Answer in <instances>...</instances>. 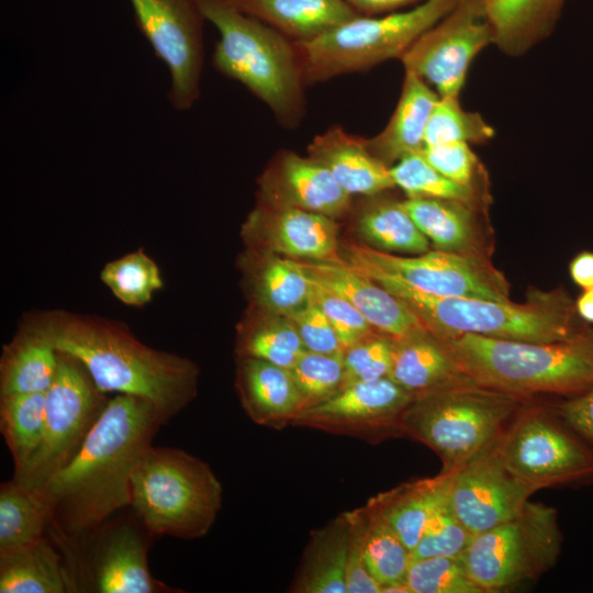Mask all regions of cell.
Wrapping results in <instances>:
<instances>
[{
    "label": "cell",
    "instance_id": "cell-1",
    "mask_svg": "<svg viewBox=\"0 0 593 593\" xmlns=\"http://www.w3.org/2000/svg\"><path fill=\"white\" fill-rule=\"evenodd\" d=\"M167 423L149 400L114 394L75 456L42 488L56 538L76 539L131 505V477Z\"/></svg>",
    "mask_w": 593,
    "mask_h": 593
},
{
    "label": "cell",
    "instance_id": "cell-2",
    "mask_svg": "<svg viewBox=\"0 0 593 593\" xmlns=\"http://www.w3.org/2000/svg\"><path fill=\"white\" fill-rule=\"evenodd\" d=\"M21 325L80 361L101 392L147 399L167 422L197 396L193 361L145 345L119 322L51 310L24 315Z\"/></svg>",
    "mask_w": 593,
    "mask_h": 593
},
{
    "label": "cell",
    "instance_id": "cell-3",
    "mask_svg": "<svg viewBox=\"0 0 593 593\" xmlns=\"http://www.w3.org/2000/svg\"><path fill=\"white\" fill-rule=\"evenodd\" d=\"M351 267L402 300L440 339L472 334L547 343L571 338L588 326L579 317L574 301L563 288L533 290L524 303L448 298L422 292L373 268Z\"/></svg>",
    "mask_w": 593,
    "mask_h": 593
},
{
    "label": "cell",
    "instance_id": "cell-4",
    "mask_svg": "<svg viewBox=\"0 0 593 593\" xmlns=\"http://www.w3.org/2000/svg\"><path fill=\"white\" fill-rule=\"evenodd\" d=\"M474 383L522 398L581 394L593 387V327L558 342H524L472 334L441 339Z\"/></svg>",
    "mask_w": 593,
    "mask_h": 593
},
{
    "label": "cell",
    "instance_id": "cell-5",
    "mask_svg": "<svg viewBox=\"0 0 593 593\" xmlns=\"http://www.w3.org/2000/svg\"><path fill=\"white\" fill-rule=\"evenodd\" d=\"M195 1L220 34L214 68L244 85L283 126L295 127L305 112V83L293 41L225 0Z\"/></svg>",
    "mask_w": 593,
    "mask_h": 593
},
{
    "label": "cell",
    "instance_id": "cell-6",
    "mask_svg": "<svg viewBox=\"0 0 593 593\" xmlns=\"http://www.w3.org/2000/svg\"><path fill=\"white\" fill-rule=\"evenodd\" d=\"M223 488L210 466L172 447L142 455L131 477V507L153 536L197 539L216 521Z\"/></svg>",
    "mask_w": 593,
    "mask_h": 593
},
{
    "label": "cell",
    "instance_id": "cell-7",
    "mask_svg": "<svg viewBox=\"0 0 593 593\" xmlns=\"http://www.w3.org/2000/svg\"><path fill=\"white\" fill-rule=\"evenodd\" d=\"M526 402L466 380L413 398L404 436L430 448L441 472L456 471L490 449Z\"/></svg>",
    "mask_w": 593,
    "mask_h": 593
},
{
    "label": "cell",
    "instance_id": "cell-8",
    "mask_svg": "<svg viewBox=\"0 0 593 593\" xmlns=\"http://www.w3.org/2000/svg\"><path fill=\"white\" fill-rule=\"evenodd\" d=\"M459 0H424L410 10L359 15L306 42H293L305 86L401 58Z\"/></svg>",
    "mask_w": 593,
    "mask_h": 593
},
{
    "label": "cell",
    "instance_id": "cell-9",
    "mask_svg": "<svg viewBox=\"0 0 593 593\" xmlns=\"http://www.w3.org/2000/svg\"><path fill=\"white\" fill-rule=\"evenodd\" d=\"M561 544L556 508L528 501L514 518L473 535L461 559L484 593L497 592L551 569Z\"/></svg>",
    "mask_w": 593,
    "mask_h": 593
},
{
    "label": "cell",
    "instance_id": "cell-10",
    "mask_svg": "<svg viewBox=\"0 0 593 593\" xmlns=\"http://www.w3.org/2000/svg\"><path fill=\"white\" fill-rule=\"evenodd\" d=\"M503 466L534 493L593 481V447L550 407L527 402L493 446Z\"/></svg>",
    "mask_w": 593,
    "mask_h": 593
},
{
    "label": "cell",
    "instance_id": "cell-11",
    "mask_svg": "<svg viewBox=\"0 0 593 593\" xmlns=\"http://www.w3.org/2000/svg\"><path fill=\"white\" fill-rule=\"evenodd\" d=\"M56 378L46 392L41 445L24 470L12 479L43 486L79 450L110 398L101 392L76 358L59 353Z\"/></svg>",
    "mask_w": 593,
    "mask_h": 593
},
{
    "label": "cell",
    "instance_id": "cell-12",
    "mask_svg": "<svg viewBox=\"0 0 593 593\" xmlns=\"http://www.w3.org/2000/svg\"><path fill=\"white\" fill-rule=\"evenodd\" d=\"M347 264L373 268L437 296L510 300L502 273L477 254L434 250L406 257L368 245H347Z\"/></svg>",
    "mask_w": 593,
    "mask_h": 593
},
{
    "label": "cell",
    "instance_id": "cell-13",
    "mask_svg": "<svg viewBox=\"0 0 593 593\" xmlns=\"http://www.w3.org/2000/svg\"><path fill=\"white\" fill-rule=\"evenodd\" d=\"M494 36L483 0H459L400 58L404 70L425 80L439 97H459L475 56Z\"/></svg>",
    "mask_w": 593,
    "mask_h": 593
},
{
    "label": "cell",
    "instance_id": "cell-14",
    "mask_svg": "<svg viewBox=\"0 0 593 593\" xmlns=\"http://www.w3.org/2000/svg\"><path fill=\"white\" fill-rule=\"evenodd\" d=\"M136 24L170 75L168 99L179 111L200 97L203 22L195 0H130Z\"/></svg>",
    "mask_w": 593,
    "mask_h": 593
},
{
    "label": "cell",
    "instance_id": "cell-15",
    "mask_svg": "<svg viewBox=\"0 0 593 593\" xmlns=\"http://www.w3.org/2000/svg\"><path fill=\"white\" fill-rule=\"evenodd\" d=\"M412 400L390 378L359 382L303 411L292 425L378 444L404 436L403 418Z\"/></svg>",
    "mask_w": 593,
    "mask_h": 593
},
{
    "label": "cell",
    "instance_id": "cell-16",
    "mask_svg": "<svg viewBox=\"0 0 593 593\" xmlns=\"http://www.w3.org/2000/svg\"><path fill=\"white\" fill-rule=\"evenodd\" d=\"M139 519L105 522L82 535L88 544L85 562L76 578L77 591L98 593L180 592L154 578L148 569V537ZM77 566V564H76ZM72 570V569H71Z\"/></svg>",
    "mask_w": 593,
    "mask_h": 593
},
{
    "label": "cell",
    "instance_id": "cell-17",
    "mask_svg": "<svg viewBox=\"0 0 593 593\" xmlns=\"http://www.w3.org/2000/svg\"><path fill=\"white\" fill-rule=\"evenodd\" d=\"M493 446L451 473L448 504L472 535L514 518L534 494L503 466Z\"/></svg>",
    "mask_w": 593,
    "mask_h": 593
},
{
    "label": "cell",
    "instance_id": "cell-18",
    "mask_svg": "<svg viewBox=\"0 0 593 593\" xmlns=\"http://www.w3.org/2000/svg\"><path fill=\"white\" fill-rule=\"evenodd\" d=\"M261 203L293 206L333 219L348 212L351 195L318 161L283 150L260 179Z\"/></svg>",
    "mask_w": 593,
    "mask_h": 593
},
{
    "label": "cell",
    "instance_id": "cell-19",
    "mask_svg": "<svg viewBox=\"0 0 593 593\" xmlns=\"http://www.w3.org/2000/svg\"><path fill=\"white\" fill-rule=\"evenodd\" d=\"M272 253L309 261L345 262L335 219L293 206L260 204L244 226Z\"/></svg>",
    "mask_w": 593,
    "mask_h": 593
},
{
    "label": "cell",
    "instance_id": "cell-20",
    "mask_svg": "<svg viewBox=\"0 0 593 593\" xmlns=\"http://www.w3.org/2000/svg\"><path fill=\"white\" fill-rule=\"evenodd\" d=\"M300 262L312 278L340 293L376 332L391 340L428 331L402 300L347 262Z\"/></svg>",
    "mask_w": 593,
    "mask_h": 593
},
{
    "label": "cell",
    "instance_id": "cell-21",
    "mask_svg": "<svg viewBox=\"0 0 593 593\" xmlns=\"http://www.w3.org/2000/svg\"><path fill=\"white\" fill-rule=\"evenodd\" d=\"M236 389L245 413L261 426L282 429L303 411L290 370L261 359L239 357Z\"/></svg>",
    "mask_w": 593,
    "mask_h": 593
},
{
    "label": "cell",
    "instance_id": "cell-22",
    "mask_svg": "<svg viewBox=\"0 0 593 593\" xmlns=\"http://www.w3.org/2000/svg\"><path fill=\"white\" fill-rule=\"evenodd\" d=\"M307 153L350 195L369 197L395 188L390 167L369 150L366 138L342 126H332L316 135Z\"/></svg>",
    "mask_w": 593,
    "mask_h": 593
},
{
    "label": "cell",
    "instance_id": "cell-23",
    "mask_svg": "<svg viewBox=\"0 0 593 593\" xmlns=\"http://www.w3.org/2000/svg\"><path fill=\"white\" fill-rule=\"evenodd\" d=\"M388 378L413 398L470 380L446 343L429 331L392 340Z\"/></svg>",
    "mask_w": 593,
    "mask_h": 593
},
{
    "label": "cell",
    "instance_id": "cell-24",
    "mask_svg": "<svg viewBox=\"0 0 593 593\" xmlns=\"http://www.w3.org/2000/svg\"><path fill=\"white\" fill-rule=\"evenodd\" d=\"M438 93L419 76L404 70L396 107L377 135L366 138L369 150L391 167L401 158L418 153L425 146L427 123Z\"/></svg>",
    "mask_w": 593,
    "mask_h": 593
},
{
    "label": "cell",
    "instance_id": "cell-25",
    "mask_svg": "<svg viewBox=\"0 0 593 593\" xmlns=\"http://www.w3.org/2000/svg\"><path fill=\"white\" fill-rule=\"evenodd\" d=\"M293 42L314 40L361 15L346 0H225Z\"/></svg>",
    "mask_w": 593,
    "mask_h": 593
},
{
    "label": "cell",
    "instance_id": "cell-26",
    "mask_svg": "<svg viewBox=\"0 0 593 593\" xmlns=\"http://www.w3.org/2000/svg\"><path fill=\"white\" fill-rule=\"evenodd\" d=\"M495 45L519 57L551 33L566 0H483Z\"/></svg>",
    "mask_w": 593,
    "mask_h": 593
},
{
    "label": "cell",
    "instance_id": "cell-27",
    "mask_svg": "<svg viewBox=\"0 0 593 593\" xmlns=\"http://www.w3.org/2000/svg\"><path fill=\"white\" fill-rule=\"evenodd\" d=\"M451 473L440 471L432 478L404 482L368 501L387 519L410 551L447 500Z\"/></svg>",
    "mask_w": 593,
    "mask_h": 593
},
{
    "label": "cell",
    "instance_id": "cell-28",
    "mask_svg": "<svg viewBox=\"0 0 593 593\" xmlns=\"http://www.w3.org/2000/svg\"><path fill=\"white\" fill-rule=\"evenodd\" d=\"M68 592H76L74 579L47 537L0 550V593Z\"/></svg>",
    "mask_w": 593,
    "mask_h": 593
},
{
    "label": "cell",
    "instance_id": "cell-29",
    "mask_svg": "<svg viewBox=\"0 0 593 593\" xmlns=\"http://www.w3.org/2000/svg\"><path fill=\"white\" fill-rule=\"evenodd\" d=\"M348 544L349 522L346 512L313 530L289 591L347 593Z\"/></svg>",
    "mask_w": 593,
    "mask_h": 593
},
{
    "label": "cell",
    "instance_id": "cell-30",
    "mask_svg": "<svg viewBox=\"0 0 593 593\" xmlns=\"http://www.w3.org/2000/svg\"><path fill=\"white\" fill-rule=\"evenodd\" d=\"M58 363V351L21 325L13 339L3 346L0 396L46 393L56 378Z\"/></svg>",
    "mask_w": 593,
    "mask_h": 593
},
{
    "label": "cell",
    "instance_id": "cell-31",
    "mask_svg": "<svg viewBox=\"0 0 593 593\" xmlns=\"http://www.w3.org/2000/svg\"><path fill=\"white\" fill-rule=\"evenodd\" d=\"M370 195L361 208L356 227L367 245L387 253L419 255L429 248L428 238L419 231L402 201Z\"/></svg>",
    "mask_w": 593,
    "mask_h": 593
},
{
    "label": "cell",
    "instance_id": "cell-32",
    "mask_svg": "<svg viewBox=\"0 0 593 593\" xmlns=\"http://www.w3.org/2000/svg\"><path fill=\"white\" fill-rule=\"evenodd\" d=\"M52 522L51 506L42 488L14 479L0 485V550L32 544Z\"/></svg>",
    "mask_w": 593,
    "mask_h": 593
},
{
    "label": "cell",
    "instance_id": "cell-33",
    "mask_svg": "<svg viewBox=\"0 0 593 593\" xmlns=\"http://www.w3.org/2000/svg\"><path fill=\"white\" fill-rule=\"evenodd\" d=\"M404 209L439 250L470 253L475 233L474 205L443 199L406 198Z\"/></svg>",
    "mask_w": 593,
    "mask_h": 593
},
{
    "label": "cell",
    "instance_id": "cell-34",
    "mask_svg": "<svg viewBox=\"0 0 593 593\" xmlns=\"http://www.w3.org/2000/svg\"><path fill=\"white\" fill-rule=\"evenodd\" d=\"M363 555L381 593H410L405 584L411 551L387 519L369 502L363 506Z\"/></svg>",
    "mask_w": 593,
    "mask_h": 593
},
{
    "label": "cell",
    "instance_id": "cell-35",
    "mask_svg": "<svg viewBox=\"0 0 593 593\" xmlns=\"http://www.w3.org/2000/svg\"><path fill=\"white\" fill-rule=\"evenodd\" d=\"M46 393L0 396V432L18 477L38 449L45 427Z\"/></svg>",
    "mask_w": 593,
    "mask_h": 593
},
{
    "label": "cell",
    "instance_id": "cell-36",
    "mask_svg": "<svg viewBox=\"0 0 593 593\" xmlns=\"http://www.w3.org/2000/svg\"><path fill=\"white\" fill-rule=\"evenodd\" d=\"M255 295L270 314L288 315L310 300L312 281L300 261L271 255L257 272Z\"/></svg>",
    "mask_w": 593,
    "mask_h": 593
},
{
    "label": "cell",
    "instance_id": "cell-37",
    "mask_svg": "<svg viewBox=\"0 0 593 593\" xmlns=\"http://www.w3.org/2000/svg\"><path fill=\"white\" fill-rule=\"evenodd\" d=\"M395 187L407 198H429L477 205L483 201L482 191L457 183L436 170L421 152L410 154L390 167Z\"/></svg>",
    "mask_w": 593,
    "mask_h": 593
},
{
    "label": "cell",
    "instance_id": "cell-38",
    "mask_svg": "<svg viewBox=\"0 0 593 593\" xmlns=\"http://www.w3.org/2000/svg\"><path fill=\"white\" fill-rule=\"evenodd\" d=\"M113 295L128 306H143L164 287L157 264L138 249L109 261L100 273Z\"/></svg>",
    "mask_w": 593,
    "mask_h": 593
},
{
    "label": "cell",
    "instance_id": "cell-39",
    "mask_svg": "<svg viewBox=\"0 0 593 593\" xmlns=\"http://www.w3.org/2000/svg\"><path fill=\"white\" fill-rule=\"evenodd\" d=\"M304 351L292 321L276 314L243 333L237 347L239 357L261 359L289 370Z\"/></svg>",
    "mask_w": 593,
    "mask_h": 593
},
{
    "label": "cell",
    "instance_id": "cell-40",
    "mask_svg": "<svg viewBox=\"0 0 593 593\" xmlns=\"http://www.w3.org/2000/svg\"><path fill=\"white\" fill-rule=\"evenodd\" d=\"M494 134L480 113L461 108L459 97H439L427 123L425 146L455 142L483 144Z\"/></svg>",
    "mask_w": 593,
    "mask_h": 593
},
{
    "label": "cell",
    "instance_id": "cell-41",
    "mask_svg": "<svg viewBox=\"0 0 593 593\" xmlns=\"http://www.w3.org/2000/svg\"><path fill=\"white\" fill-rule=\"evenodd\" d=\"M343 356L344 351L321 354L306 350L290 369L302 399L303 411L328 400L340 390Z\"/></svg>",
    "mask_w": 593,
    "mask_h": 593
},
{
    "label": "cell",
    "instance_id": "cell-42",
    "mask_svg": "<svg viewBox=\"0 0 593 593\" xmlns=\"http://www.w3.org/2000/svg\"><path fill=\"white\" fill-rule=\"evenodd\" d=\"M405 584L410 593H484L470 578L461 555L411 561Z\"/></svg>",
    "mask_w": 593,
    "mask_h": 593
},
{
    "label": "cell",
    "instance_id": "cell-43",
    "mask_svg": "<svg viewBox=\"0 0 593 593\" xmlns=\"http://www.w3.org/2000/svg\"><path fill=\"white\" fill-rule=\"evenodd\" d=\"M472 536L455 516L447 499L430 518L419 540L411 550V561L460 556Z\"/></svg>",
    "mask_w": 593,
    "mask_h": 593
},
{
    "label": "cell",
    "instance_id": "cell-44",
    "mask_svg": "<svg viewBox=\"0 0 593 593\" xmlns=\"http://www.w3.org/2000/svg\"><path fill=\"white\" fill-rule=\"evenodd\" d=\"M392 360V340L378 332L344 350L340 390L359 382L388 378Z\"/></svg>",
    "mask_w": 593,
    "mask_h": 593
},
{
    "label": "cell",
    "instance_id": "cell-45",
    "mask_svg": "<svg viewBox=\"0 0 593 593\" xmlns=\"http://www.w3.org/2000/svg\"><path fill=\"white\" fill-rule=\"evenodd\" d=\"M310 278L312 296L335 329L344 350L376 333L346 298L311 276Z\"/></svg>",
    "mask_w": 593,
    "mask_h": 593
},
{
    "label": "cell",
    "instance_id": "cell-46",
    "mask_svg": "<svg viewBox=\"0 0 593 593\" xmlns=\"http://www.w3.org/2000/svg\"><path fill=\"white\" fill-rule=\"evenodd\" d=\"M424 158L441 175L462 186L482 191V165L467 143L426 145L421 150Z\"/></svg>",
    "mask_w": 593,
    "mask_h": 593
},
{
    "label": "cell",
    "instance_id": "cell-47",
    "mask_svg": "<svg viewBox=\"0 0 593 593\" xmlns=\"http://www.w3.org/2000/svg\"><path fill=\"white\" fill-rule=\"evenodd\" d=\"M284 316L294 324L306 350L321 354L344 351L335 329L312 295L302 307Z\"/></svg>",
    "mask_w": 593,
    "mask_h": 593
},
{
    "label": "cell",
    "instance_id": "cell-48",
    "mask_svg": "<svg viewBox=\"0 0 593 593\" xmlns=\"http://www.w3.org/2000/svg\"><path fill=\"white\" fill-rule=\"evenodd\" d=\"M346 513L349 522L346 567L347 593H381V586L369 572L365 560L366 514L363 506Z\"/></svg>",
    "mask_w": 593,
    "mask_h": 593
},
{
    "label": "cell",
    "instance_id": "cell-49",
    "mask_svg": "<svg viewBox=\"0 0 593 593\" xmlns=\"http://www.w3.org/2000/svg\"><path fill=\"white\" fill-rule=\"evenodd\" d=\"M551 409L562 422L593 447V387Z\"/></svg>",
    "mask_w": 593,
    "mask_h": 593
},
{
    "label": "cell",
    "instance_id": "cell-50",
    "mask_svg": "<svg viewBox=\"0 0 593 593\" xmlns=\"http://www.w3.org/2000/svg\"><path fill=\"white\" fill-rule=\"evenodd\" d=\"M572 281L582 290L593 288V251L584 250L575 255L569 264Z\"/></svg>",
    "mask_w": 593,
    "mask_h": 593
},
{
    "label": "cell",
    "instance_id": "cell-51",
    "mask_svg": "<svg viewBox=\"0 0 593 593\" xmlns=\"http://www.w3.org/2000/svg\"><path fill=\"white\" fill-rule=\"evenodd\" d=\"M361 15H378L393 12L396 9L413 4L421 0H346ZM424 1V0H423Z\"/></svg>",
    "mask_w": 593,
    "mask_h": 593
},
{
    "label": "cell",
    "instance_id": "cell-52",
    "mask_svg": "<svg viewBox=\"0 0 593 593\" xmlns=\"http://www.w3.org/2000/svg\"><path fill=\"white\" fill-rule=\"evenodd\" d=\"M575 311L579 317L586 324H593V288L582 290V293L574 301Z\"/></svg>",
    "mask_w": 593,
    "mask_h": 593
}]
</instances>
